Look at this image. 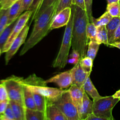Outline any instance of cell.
Wrapping results in <instances>:
<instances>
[{
    "mask_svg": "<svg viewBox=\"0 0 120 120\" xmlns=\"http://www.w3.org/2000/svg\"><path fill=\"white\" fill-rule=\"evenodd\" d=\"M71 9L74 17L71 46L79 53L82 59L86 55V47L89 43L86 30L90 22L86 10L75 5H72Z\"/></svg>",
    "mask_w": 120,
    "mask_h": 120,
    "instance_id": "6da1fadb",
    "label": "cell"
},
{
    "mask_svg": "<svg viewBox=\"0 0 120 120\" xmlns=\"http://www.w3.org/2000/svg\"><path fill=\"white\" fill-rule=\"evenodd\" d=\"M57 4L58 2L48 7L35 19L33 30L20 52L21 56L25 55L28 50L34 48L50 31V25L55 16Z\"/></svg>",
    "mask_w": 120,
    "mask_h": 120,
    "instance_id": "7a4b0ae2",
    "label": "cell"
},
{
    "mask_svg": "<svg viewBox=\"0 0 120 120\" xmlns=\"http://www.w3.org/2000/svg\"><path fill=\"white\" fill-rule=\"evenodd\" d=\"M23 84L29 90L36 91L45 97L49 101L56 99L63 90L60 89L48 87L46 81L38 77L35 74L30 75L25 79H23Z\"/></svg>",
    "mask_w": 120,
    "mask_h": 120,
    "instance_id": "3957f363",
    "label": "cell"
},
{
    "mask_svg": "<svg viewBox=\"0 0 120 120\" xmlns=\"http://www.w3.org/2000/svg\"><path fill=\"white\" fill-rule=\"evenodd\" d=\"M73 14H71L69 23L66 26V29L63 35L62 44L60 48L58 54L55 59L53 67L63 69L66 66L69 58L70 48L71 46L72 40V31L73 26Z\"/></svg>",
    "mask_w": 120,
    "mask_h": 120,
    "instance_id": "277c9868",
    "label": "cell"
},
{
    "mask_svg": "<svg viewBox=\"0 0 120 120\" xmlns=\"http://www.w3.org/2000/svg\"><path fill=\"white\" fill-rule=\"evenodd\" d=\"M50 102L61 110L68 120H79L78 111L73 101L69 89L63 90L56 99Z\"/></svg>",
    "mask_w": 120,
    "mask_h": 120,
    "instance_id": "5b68a950",
    "label": "cell"
},
{
    "mask_svg": "<svg viewBox=\"0 0 120 120\" xmlns=\"http://www.w3.org/2000/svg\"><path fill=\"white\" fill-rule=\"evenodd\" d=\"M93 101V113L105 120H114L112 110L120 101L113 96L102 97Z\"/></svg>",
    "mask_w": 120,
    "mask_h": 120,
    "instance_id": "8992f818",
    "label": "cell"
},
{
    "mask_svg": "<svg viewBox=\"0 0 120 120\" xmlns=\"http://www.w3.org/2000/svg\"><path fill=\"white\" fill-rule=\"evenodd\" d=\"M22 77L12 76L1 80L5 86L9 100L15 101L23 105V88Z\"/></svg>",
    "mask_w": 120,
    "mask_h": 120,
    "instance_id": "52a82bcc",
    "label": "cell"
},
{
    "mask_svg": "<svg viewBox=\"0 0 120 120\" xmlns=\"http://www.w3.org/2000/svg\"><path fill=\"white\" fill-rule=\"evenodd\" d=\"M32 14V12L31 11L27 10L20 15L19 17L18 18V19L16 21V23H15V26H14V29H13L12 32L10 36L8 38V41H7L5 45L4 46L3 49H2V53L6 52L9 49L12 43V42L15 39V38L21 33L22 29H23V28L27 24L28 21L30 18V17H31Z\"/></svg>",
    "mask_w": 120,
    "mask_h": 120,
    "instance_id": "ba28073f",
    "label": "cell"
},
{
    "mask_svg": "<svg viewBox=\"0 0 120 120\" xmlns=\"http://www.w3.org/2000/svg\"><path fill=\"white\" fill-rule=\"evenodd\" d=\"M29 25L30 24H26L25 26L23 28L22 31L15 38V39L11 45L9 49L6 52L5 55V63L7 64L10 60L12 58L13 56L16 54L18 50L22 46L23 43L25 42V40L26 39L28 35V31L29 29Z\"/></svg>",
    "mask_w": 120,
    "mask_h": 120,
    "instance_id": "9c48e42d",
    "label": "cell"
},
{
    "mask_svg": "<svg viewBox=\"0 0 120 120\" xmlns=\"http://www.w3.org/2000/svg\"><path fill=\"white\" fill-rule=\"evenodd\" d=\"M71 14V7H68L62 10L58 14L55 15L50 25V30L66 26L70 21Z\"/></svg>",
    "mask_w": 120,
    "mask_h": 120,
    "instance_id": "30bf717a",
    "label": "cell"
},
{
    "mask_svg": "<svg viewBox=\"0 0 120 120\" xmlns=\"http://www.w3.org/2000/svg\"><path fill=\"white\" fill-rule=\"evenodd\" d=\"M46 82L47 84L50 83H55L57 84L59 89L62 90L68 89L72 84V78L70 70L57 74L46 80Z\"/></svg>",
    "mask_w": 120,
    "mask_h": 120,
    "instance_id": "8fae6325",
    "label": "cell"
},
{
    "mask_svg": "<svg viewBox=\"0 0 120 120\" xmlns=\"http://www.w3.org/2000/svg\"><path fill=\"white\" fill-rule=\"evenodd\" d=\"M72 78V84H75L84 90V84L90 75L87 73L81 66L80 62L70 70Z\"/></svg>",
    "mask_w": 120,
    "mask_h": 120,
    "instance_id": "7c38bea8",
    "label": "cell"
},
{
    "mask_svg": "<svg viewBox=\"0 0 120 120\" xmlns=\"http://www.w3.org/2000/svg\"><path fill=\"white\" fill-rule=\"evenodd\" d=\"M69 90L70 93V95H71L73 101L75 103V105H76V108H77V111H78L79 116V114L81 111V109H82L84 90L79 88L78 86L75 85V84H73L70 87Z\"/></svg>",
    "mask_w": 120,
    "mask_h": 120,
    "instance_id": "4fadbf2b",
    "label": "cell"
},
{
    "mask_svg": "<svg viewBox=\"0 0 120 120\" xmlns=\"http://www.w3.org/2000/svg\"><path fill=\"white\" fill-rule=\"evenodd\" d=\"M45 113L46 120H68L61 110L50 101L47 105Z\"/></svg>",
    "mask_w": 120,
    "mask_h": 120,
    "instance_id": "5bb4252c",
    "label": "cell"
},
{
    "mask_svg": "<svg viewBox=\"0 0 120 120\" xmlns=\"http://www.w3.org/2000/svg\"><path fill=\"white\" fill-rule=\"evenodd\" d=\"M93 113V101L91 100L84 91L82 109L79 114V120H86L89 115Z\"/></svg>",
    "mask_w": 120,
    "mask_h": 120,
    "instance_id": "9a60e30c",
    "label": "cell"
},
{
    "mask_svg": "<svg viewBox=\"0 0 120 120\" xmlns=\"http://www.w3.org/2000/svg\"><path fill=\"white\" fill-rule=\"evenodd\" d=\"M22 0H18L8 8V25L16 21L22 14Z\"/></svg>",
    "mask_w": 120,
    "mask_h": 120,
    "instance_id": "2e32d148",
    "label": "cell"
},
{
    "mask_svg": "<svg viewBox=\"0 0 120 120\" xmlns=\"http://www.w3.org/2000/svg\"><path fill=\"white\" fill-rule=\"evenodd\" d=\"M120 23V17H113L106 25L109 45L114 42L115 32Z\"/></svg>",
    "mask_w": 120,
    "mask_h": 120,
    "instance_id": "e0dca14e",
    "label": "cell"
},
{
    "mask_svg": "<svg viewBox=\"0 0 120 120\" xmlns=\"http://www.w3.org/2000/svg\"><path fill=\"white\" fill-rule=\"evenodd\" d=\"M9 104L12 109L15 120H25V107L19 102L13 100H9Z\"/></svg>",
    "mask_w": 120,
    "mask_h": 120,
    "instance_id": "ac0fdd59",
    "label": "cell"
},
{
    "mask_svg": "<svg viewBox=\"0 0 120 120\" xmlns=\"http://www.w3.org/2000/svg\"><path fill=\"white\" fill-rule=\"evenodd\" d=\"M23 83V82H22ZM23 105L25 108L37 110V107L35 104V100L30 90L26 86L23 84Z\"/></svg>",
    "mask_w": 120,
    "mask_h": 120,
    "instance_id": "d6986e66",
    "label": "cell"
},
{
    "mask_svg": "<svg viewBox=\"0 0 120 120\" xmlns=\"http://www.w3.org/2000/svg\"><path fill=\"white\" fill-rule=\"evenodd\" d=\"M30 91H31L33 97H34L35 104H36V106L37 107V110L45 112L49 101L48 100V98L41 95V94L38 93L35 91H33V90H30Z\"/></svg>",
    "mask_w": 120,
    "mask_h": 120,
    "instance_id": "ffe728a7",
    "label": "cell"
},
{
    "mask_svg": "<svg viewBox=\"0 0 120 120\" xmlns=\"http://www.w3.org/2000/svg\"><path fill=\"white\" fill-rule=\"evenodd\" d=\"M25 120H46L45 113L38 110H32L25 107Z\"/></svg>",
    "mask_w": 120,
    "mask_h": 120,
    "instance_id": "44dd1931",
    "label": "cell"
},
{
    "mask_svg": "<svg viewBox=\"0 0 120 120\" xmlns=\"http://www.w3.org/2000/svg\"><path fill=\"white\" fill-rule=\"evenodd\" d=\"M84 90L87 94L88 96L91 97L93 100L97 99V98H100L101 97V96L98 93L96 88L95 87L94 84H93L92 82H91V79H90V76L87 77L85 83H84Z\"/></svg>",
    "mask_w": 120,
    "mask_h": 120,
    "instance_id": "7402d4cb",
    "label": "cell"
},
{
    "mask_svg": "<svg viewBox=\"0 0 120 120\" xmlns=\"http://www.w3.org/2000/svg\"><path fill=\"white\" fill-rule=\"evenodd\" d=\"M96 41L100 44H104L109 46V38L106 26H101L97 27V36Z\"/></svg>",
    "mask_w": 120,
    "mask_h": 120,
    "instance_id": "603a6c76",
    "label": "cell"
},
{
    "mask_svg": "<svg viewBox=\"0 0 120 120\" xmlns=\"http://www.w3.org/2000/svg\"><path fill=\"white\" fill-rule=\"evenodd\" d=\"M17 21V20H16ZM16 21H14V22H12L11 24L8 25L7 27L4 29V30L2 31V32L1 33V35H0V48H1V49L2 50L4 46L5 45L6 42L8 41V38L10 36L12 32L13 29H14V27L15 26V23H16Z\"/></svg>",
    "mask_w": 120,
    "mask_h": 120,
    "instance_id": "cb8c5ba5",
    "label": "cell"
},
{
    "mask_svg": "<svg viewBox=\"0 0 120 120\" xmlns=\"http://www.w3.org/2000/svg\"><path fill=\"white\" fill-rule=\"evenodd\" d=\"M100 45V44L97 41H89L86 56L90 57L94 61L96 57L97 52L99 49Z\"/></svg>",
    "mask_w": 120,
    "mask_h": 120,
    "instance_id": "d4e9b609",
    "label": "cell"
},
{
    "mask_svg": "<svg viewBox=\"0 0 120 120\" xmlns=\"http://www.w3.org/2000/svg\"><path fill=\"white\" fill-rule=\"evenodd\" d=\"M80 63L81 66L83 68V70L87 73L90 75L91 71H92L93 65V60L90 57L85 56L84 57L80 59Z\"/></svg>",
    "mask_w": 120,
    "mask_h": 120,
    "instance_id": "484cf974",
    "label": "cell"
},
{
    "mask_svg": "<svg viewBox=\"0 0 120 120\" xmlns=\"http://www.w3.org/2000/svg\"><path fill=\"white\" fill-rule=\"evenodd\" d=\"M107 11L112 17H120V7L119 1L108 4L107 5Z\"/></svg>",
    "mask_w": 120,
    "mask_h": 120,
    "instance_id": "4316f807",
    "label": "cell"
},
{
    "mask_svg": "<svg viewBox=\"0 0 120 120\" xmlns=\"http://www.w3.org/2000/svg\"><path fill=\"white\" fill-rule=\"evenodd\" d=\"M112 16L108 12H105L98 19H95L93 23L96 25L97 27L101 26H106L110 21L112 19Z\"/></svg>",
    "mask_w": 120,
    "mask_h": 120,
    "instance_id": "83f0119b",
    "label": "cell"
},
{
    "mask_svg": "<svg viewBox=\"0 0 120 120\" xmlns=\"http://www.w3.org/2000/svg\"><path fill=\"white\" fill-rule=\"evenodd\" d=\"M87 36L89 41H97V26L93 22H89L87 26Z\"/></svg>",
    "mask_w": 120,
    "mask_h": 120,
    "instance_id": "f1b7e54d",
    "label": "cell"
},
{
    "mask_svg": "<svg viewBox=\"0 0 120 120\" xmlns=\"http://www.w3.org/2000/svg\"><path fill=\"white\" fill-rule=\"evenodd\" d=\"M8 9H0V35L8 26Z\"/></svg>",
    "mask_w": 120,
    "mask_h": 120,
    "instance_id": "f546056e",
    "label": "cell"
},
{
    "mask_svg": "<svg viewBox=\"0 0 120 120\" xmlns=\"http://www.w3.org/2000/svg\"><path fill=\"white\" fill-rule=\"evenodd\" d=\"M59 0H43L42 3H41V5L39 7L38 9L35 16H34V20H35V19L36 18L37 16H38L39 15H41V14H42L45 10H46L48 7L54 4L57 3V2H59Z\"/></svg>",
    "mask_w": 120,
    "mask_h": 120,
    "instance_id": "4dcf8cb0",
    "label": "cell"
},
{
    "mask_svg": "<svg viewBox=\"0 0 120 120\" xmlns=\"http://www.w3.org/2000/svg\"><path fill=\"white\" fill-rule=\"evenodd\" d=\"M73 0H59L56 7L55 15L58 14L59 12L68 7H71Z\"/></svg>",
    "mask_w": 120,
    "mask_h": 120,
    "instance_id": "1f68e13d",
    "label": "cell"
},
{
    "mask_svg": "<svg viewBox=\"0 0 120 120\" xmlns=\"http://www.w3.org/2000/svg\"><path fill=\"white\" fill-rule=\"evenodd\" d=\"M0 120H15L10 104H9L4 112L0 115Z\"/></svg>",
    "mask_w": 120,
    "mask_h": 120,
    "instance_id": "d6a6232c",
    "label": "cell"
},
{
    "mask_svg": "<svg viewBox=\"0 0 120 120\" xmlns=\"http://www.w3.org/2000/svg\"><path fill=\"white\" fill-rule=\"evenodd\" d=\"M86 6V11L87 14L88 18H89V22H94L95 18H94L92 14V4L93 0H84Z\"/></svg>",
    "mask_w": 120,
    "mask_h": 120,
    "instance_id": "836d02e7",
    "label": "cell"
},
{
    "mask_svg": "<svg viewBox=\"0 0 120 120\" xmlns=\"http://www.w3.org/2000/svg\"><path fill=\"white\" fill-rule=\"evenodd\" d=\"M42 1L43 0H34L33 1L32 4L31 6L29 8V10L31 11L32 12V16L30 17V22L29 24H30L31 22L32 21H34V16H35V14H36V12H37L38 9L39 7H40L41 5V3H42Z\"/></svg>",
    "mask_w": 120,
    "mask_h": 120,
    "instance_id": "e575fe53",
    "label": "cell"
},
{
    "mask_svg": "<svg viewBox=\"0 0 120 120\" xmlns=\"http://www.w3.org/2000/svg\"><path fill=\"white\" fill-rule=\"evenodd\" d=\"M9 99L8 93L3 83H0V103Z\"/></svg>",
    "mask_w": 120,
    "mask_h": 120,
    "instance_id": "d590c367",
    "label": "cell"
},
{
    "mask_svg": "<svg viewBox=\"0 0 120 120\" xmlns=\"http://www.w3.org/2000/svg\"><path fill=\"white\" fill-rule=\"evenodd\" d=\"M18 0H1L0 6L1 9H8L12 4Z\"/></svg>",
    "mask_w": 120,
    "mask_h": 120,
    "instance_id": "8d00e7d4",
    "label": "cell"
},
{
    "mask_svg": "<svg viewBox=\"0 0 120 120\" xmlns=\"http://www.w3.org/2000/svg\"><path fill=\"white\" fill-rule=\"evenodd\" d=\"M34 0H22V12L29 10Z\"/></svg>",
    "mask_w": 120,
    "mask_h": 120,
    "instance_id": "74e56055",
    "label": "cell"
},
{
    "mask_svg": "<svg viewBox=\"0 0 120 120\" xmlns=\"http://www.w3.org/2000/svg\"><path fill=\"white\" fill-rule=\"evenodd\" d=\"M9 104V100H7L4 101L0 103V115L4 112L7 108L8 107Z\"/></svg>",
    "mask_w": 120,
    "mask_h": 120,
    "instance_id": "f35d334b",
    "label": "cell"
},
{
    "mask_svg": "<svg viewBox=\"0 0 120 120\" xmlns=\"http://www.w3.org/2000/svg\"><path fill=\"white\" fill-rule=\"evenodd\" d=\"M72 5L78 6L82 9L86 10V6L84 0H73Z\"/></svg>",
    "mask_w": 120,
    "mask_h": 120,
    "instance_id": "ab89813d",
    "label": "cell"
},
{
    "mask_svg": "<svg viewBox=\"0 0 120 120\" xmlns=\"http://www.w3.org/2000/svg\"><path fill=\"white\" fill-rule=\"evenodd\" d=\"M86 120H105L104 119V118H102V117H99V116H97L94 113H92L90 115H89V117L87 118Z\"/></svg>",
    "mask_w": 120,
    "mask_h": 120,
    "instance_id": "60d3db41",
    "label": "cell"
},
{
    "mask_svg": "<svg viewBox=\"0 0 120 120\" xmlns=\"http://www.w3.org/2000/svg\"><path fill=\"white\" fill-rule=\"evenodd\" d=\"M117 41H120V23L115 32L114 38V42H117Z\"/></svg>",
    "mask_w": 120,
    "mask_h": 120,
    "instance_id": "b9f144b4",
    "label": "cell"
},
{
    "mask_svg": "<svg viewBox=\"0 0 120 120\" xmlns=\"http://www.w3.org/2000/svg\"><path fill=\"white\" fill-rule=\"evenodd\" d=\"M70 57H73V58H76V59H80V55L79 53L76 50H74L73 49V52H71V53L70 55Z\"/></svg>",
    "mask_w": 120,
    "mask_h": 120,
    "instance_id": "7bdbcfd3",
    "label": "cell"
},
{
    "mask_svg": "<svg viewBox=\"0 0 120 120\" xmlns=\"http://www.w3.org/2000/svg\"><path fill=\"white\" fill-rule=\"evenodd\" d=\"M80 60L79 59H76V58H73V57H70V58H68V63H70V64H76L80 62Z\"/></svg>",
    "mask_w": 120,
    "mask_h": 120,
    "instance_id": "ee69618b",
    "label": "cell"
},
{
    "mask_svg": "<svg viewBox=\"0 0 120 120\" xmlns=\"http://www.w3.org/2000/svg\"><path fill=\"white\" fill-rule=\"evenodd\" d=\"M110 47H115L118 49H120V41H117V42H114L112 43H110L109 45Z\"/></svg>",
    "mask_w": 120,
    "mask_h": 120,
    "instance_id": "f6af8a7d",
    "label": "cell"
},
{
    "mask_svg": "<svg viewBox=\"0 0 120 120\" xmlns=\"http://www.w3.org/2000/svg\"><path fill=\"white\" fill-rule=\"evenodd\" d=\"M112 96H113L114 97H115V98H118L120 99V90L116 91V93H115Z\"/></svg>",
    "mask_w": 120,
    "mask_h": 120,
    "instance_id": "bcb514c9",
    "label": "cell"
},
{
    "mask_svg": "<svg viewBox=\"0 0 120 120\" xmlns=\"http://www.w3.org/2000/svg\"><path fill=\"white\" fill-rule=\"evenodd\" d=\"M107 1L108 4L110 3H112V2H118L119 0H107Z\"/></svg>",
    "mask_w": 120,
    "mask_h": 120,
    "instance_id": "7dc6e473",
    "label": "cell"
},
{
    "mask_svg": "<svg viewBox=\"0 0 120 120\" xmlns=\"http://www.w3.org/2000/svg\"><path fill=\"white\" fill-rule=\"evenodd\" d=\"M1 52H2V49H1V48H0V55H1Z\"/></svg>",
    "mask_w": 120,
    "mask_h": 120,
    "instance_id": "c3c4849f",
    "label": "cell"
},
{
    "mask_svg": "<svg viewBox=\"0 0 120 120\" xmlns=\"http://www.w3.org/2000/svg\"><path fill=\"white\" fill-rule=\"evenodd\" d=\"M119 4H120V0H119Z\"/></svg>",
    "mask_w": 120,
    "mask_h": 120,
    "instance_id": "681fc988",
    "label": "cell"
},
{
    "mask_svg": "<svg viewBox=\"0 0 120 120\" xmlns=\"http://www.w3.org/2000/svg\"><path fill=\"white\" fill-rule=\"evenodd\" d=\"M0 9H1V6H0Z\"/></svg>",
    "mask_w": 120,
    "mask_h": 120,
    "instance_id": "f907efd6",
    "label": "cell"
},
{
    "mask_svg": "<svg viewBox=\"0 0 120 120\" xmlns=\"http://www.w3.org/2000/svg\"><path fill=\"white\" fill-rule=\"evenodd\" d=\"M0 1H1V0H0Z\"/></svg>",
    "mask_w": 120,
    "mask_h": 120,
    "instance_id": "816d5d0a",
    "label": "cell"
}]
</instances>
